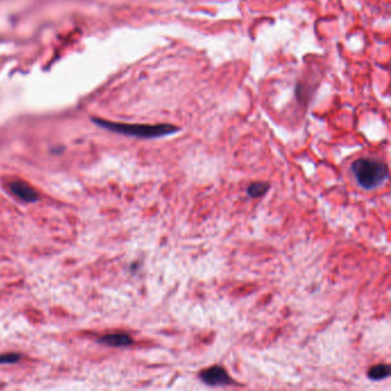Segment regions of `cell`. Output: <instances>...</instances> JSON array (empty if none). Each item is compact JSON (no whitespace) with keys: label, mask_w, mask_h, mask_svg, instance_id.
I'll list each match as a JSON object with an SVG mask.
<instances>
[{"label":"cell","mask_w":391,"mask_h":391,"mask_svg":"<svg viewBox=\"0 0 391 391\" xmlns=\"http://www.w3.org/2000/svg\"><path fill=\"white\" fill-rule=\"evenodd\" d=\"M93 121L99 126L109 130V131L142 139L161 138V137L173 135V133H177L179 131V128L171 124H125V123H116L98 118H93Z\"/></svg>","instance_id":"6da1fadb"},{"label":"cell","mask_w":391,"mask_h":391,"mask_svg":"<svg viewBox=\"0 0 391 391\" xmlns=\"http://www.w3.org/2000/svg\"><path fill=\"white\" fill-rule=\"evenodd\" d=\"M351 172L364 189L380 187L389 177V169L383 162L374 159H358L351 164Z\"/></svg>","instance_id":"7a4b0ae2"},{"label":"cell","mask_w":391,"mask_h":391,"mask_svg":"<svg viewBox=\"0 0 391 391\" xmlns=\"http://www.w3.org/2000/svg\"><path fill=\"white\" fill-rule=\"evenodd\" d=\"M199 377L203 383L208 384L210 387L233 386V384H235V381L220 366H212L203 369L199 374Z\"/></svg>","instance_id":"3957f363"},{"label":"cell","mask_w":391,"mask_h":391,"mask_svg":"<svg viewBox=\"0 0 391 391\" xmlns=\"http://www.w3.org/2000/svg\"><path fill=\"white\" fill-rule=\"evenodd\" d=\"M9 189L16 198L28 203H35L38 201V193L32 187L22 182H13L9 185Z\"/></svg>","instance_id":"277c9868"},{"label":"cell","mask_w":391,"mask_h":391,"mask_svg":"<svg viewBox=\"0 0 391 391\" xmlns=\"http://www.w3.org/2000/svg\"><path fill=\"white\" fill-rule=\"evenodd\" d=\"M99 342L105 344V345L113 347H125L131 345L133 343V340L129 334L115 333L102 336L101 339H99Z\"/></svg>","instance_id":"5b68a950"},{"label":"cell","mask_w":391,"mask_h":391,"mask_svg":"<svg viewBox=\"0 0 391 391\" xmlns=\"http://www.w3.org/2000/svg\"><path fill=\"white\" fill-rule=\"evenodd\" d=\"M391 369L389 365H387V364H379V365L373 366L372 368H369L367 375H368L369 380L377 382V381L386 380L387 377H389Z\"/></svg>","instance_id":"8992f818"},{"label":"cell","mask_w":391,"mask_h":391,"mask_svg":"<svg viewBox=\"0 0 391 391\" xmlns=\"http://www.w3.org/2000/svg\"><path fill=\"white\" fill-rule=\"evenodd\" d=\"M270 185L267 183L264 182H257L253 183L252 185H249L248 189H247V193L250 198L257 199V198H262V196L265 195V194L269 192Z\"/></svg>","instance_id":"52a82bcc"},{"label":"cell","mask_w":391,"mask_h":391,"mask_svg":"<svg viewBox=\"0 0 391 391\" xmlns=\"http://www.w3.org/2000/svg\"><path fill=\"white\" fill-rule=\"evenodd\" d=\"M21 359V355L16 352L0 355V364H14Z\"/></svg>","instance_id":"ba28073f"}]
</instances>
